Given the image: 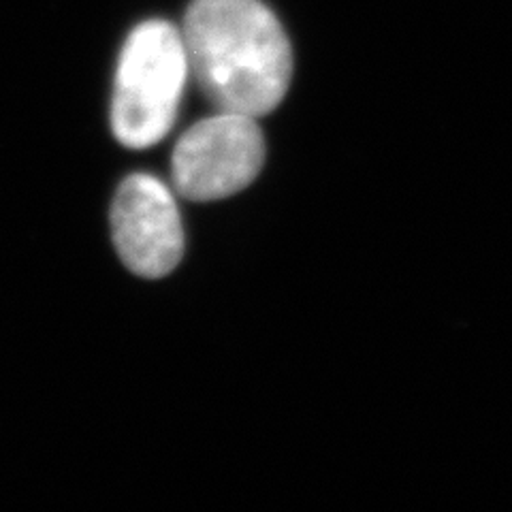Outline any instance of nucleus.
<instances>
[{"label": "nucleus", "instance_id": "nucleus-1", "mask_svg": "<svg viewBox=\"0 0 512 512\" xmlns=\"http://www.w3.org/2000/svg\"><path fill=\"white\" fill-rule=\"evenodd\" d=\"M182 39L188 69L218 111L261 118L293 77V54L278 18L261 0H195Z\"/></svg>", "mask_w": 512, "mask_h": 512}, {"label": "nucleus", "instance_id": "nucleus-2", "mask_svg": "<svg viewBox=\"0 0 512 512\" xmlns=\"http://www.w3.org/2000/svg\"><path fill=\"white\" fill-rule=\"evenodd\" d=\"M188 73L182 30L173 24L148 20L128 35L111 103V128L122 146L146 150L167 137Z\"/></svg>", "mask_w": 512, "mask_h": 512}, {"label": "nucleus", "instance_id": "nucleus-3", "mask_svg": "<svg viewBox=\"0 0 512 512\" xmlns=\"http://www.w3.org/2000/svg\"><path fill=\"white\" fill-rule=\"evenodd\" d=\"M265 163V139L256 118L218 111L190 126L175 143L171 175L178 195L207 203L248 188Z\"/></svg>", "mask_w": 512, "mask_h": 512}, {"label": "nucleus", "instance_id": "nucleus-4", "mask_svg": "<svg viewBox=\"0 0 512 512\" xmlns=\"http://www.w3.org/2000/svg\"><path fill=\"white\" fill-rule=\"evenodd\" d=\"M111 235L122 263L141 278H165L184 256V229L169 188L135 173L111 203Z\"/></svg>", "mask_w": 512, "mask_h": 512}]
</instances>
